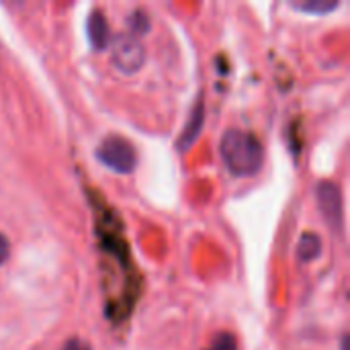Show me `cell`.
<instances>
[{"label": "cell", "mask_w": 350, "mask_h": 350, "mask_svg": "<svg viewBox=\"0 0 350 350\" xmlns=\"http://www.w3.org/2000/svg\"><path fill=\"white\" fill-rule=\"evenodd\" d=\"M219 154L226 168L234 176H254L265 164L262 142L242 129H228L219 142Z\"/></svg>", "instance_id": "obj_1"}, {"label": "cell", "mask_w": 350, "mask_h": 350, "mask_svg": "<svg viewBox=\"0 0 350 350\" xmlns=\"http://www.w3.org/2000/svg\"><path fill=\"white\" fill-rule=\"evenodd\" d=\"M96 158L103 166H107L117 174H129L137 166V156L133 146L119 135H111L103 139L100 146L96 148Z\"/></svg>", "instance_id": "obj_2"}, {"label": "cell", "mask_w": 350, "mask_h": 350, "mask_svg": "<svg viewBox=\"0 0 350 350\" xmlns=\"http://www.w3.org/2000/svg\"><path fill=\"white\" fill-rule=\"evenodd\" d=\"M109 49H111V59L115 68L123 74L139 72L146 62V49L142 41L129 33L115 35L109 43Z\"/></svg>", "instance_id": "obj_3"}, {"label": "cell", "mask_w": 350, "mask_h": 350, "mask_svg": "<svg viewBox=\"0 0 350 350\" xmlns=\"http://www.w3.org/2000/svg\"><path fill=\"white\" fill-rule=\"evenodd\" d=\"M316 201L322 211V217L332 232L342 230V191L332 180H322L316 187Z\"/></svg>", "instance_id": "obj_4"}, {"label": "cell", "mask_w": 350, "mask_h": 350, "mask_svg": "<svg viewBox=\"0 0 350 350\" xmlns=\"http://www.w3.org/2000/svg\"><path fill=\"white\" fill-rule=\"evenodd\" d=\"M203 123H205V103L199 96L195 107L191 109V117H189V121H187V125H185V129H183V133H180V137L176 142L180 152L189 150L199 139V135L203 131Z\"/></svg>", "instance_id": "obj_5"}, {"label": "cell", "mask_w": 350, "mask_h": 350, "mask_svg": "<svg viewBox=\"0 0 350 350\" xmlns=\"http://www.w3.org/2000/svg\"><path fill=\"white\" fill-rule=\"evenodd\" d=\"M88 39H90V45L100 51L105 47H109L111 43V29H109V21L107 16L100 12V10H92V14L88 16Z\"/></svg>", "instance_id": "obj_6"}, {"label": "cell", "mask_w": 350, "mask_h": 350, "mask_svg": "<svg viewBox=\"0 0 350 350\" xmlns=\"http://www.w3.org/2000/svg\"><path fill=\"white\" fill-rule=\"evenodd\" d=\"M322 252V242L314 232H306L299 242H297V258L299 262H312L314 258H318Z\"/></svg>", "instance_id": "obj_7"}, {"label": "cell", "mask_w": 350, "mask_h": 350, "mask_svg": "<svg viewBox=\"0 0 350 350\" xmlns=\"http://www.w3.org/2000/svg\"><path fill=\"white\" fill-rule=\"evenodd\" d=\"M295 10L310 12V14H328L338 8V2L334 0H306V2H291Z\"/></svg>", "instance_id": "obj_8"}, {"label": "cell", "mask_w": 350, "mask_h": 350, "mask_svg": "<svg viewBox=\"0 0 350 350\" xmlns=\"http://www.w3.org/2000/svg\"><path fill=\"white\" fill-rule=\"evenodd\" d=\"M127 23H129V27H131V33H129V35H133V37L144 35V33H148V29H150V18H148V14H146L144 10H133V12L129 14Z\"/></svg>", "instance_id": "obj_9"}, {"label": "cell", "mask_w": 350, "mask_h": 350, "mask_svg": "<svg viewBox=\"0 0 350 350\" xmlns=\"http://www.w3.org/2000/svg\"><path fill=\"white\" fill-rule=\"evenodd\" d=\"M209 350H238V345H236V338L230 332H219L213 338V345H211Z\"/></svg>", "instance_id": "obj_10"}, {"label": "cell", "mask_w": 350, "mask_h": 350, "mask_svg": "<svg viewBox=\"0 0 350 350\" xmlns=\"http://www.w3.org/2000/svg\"><path fill=\"white\" fill-rule=\"evenodd\" d=\"M10 256V242L4 234H0V267L8 260Z\"/></svg>", "instance_id": "obj_11"}, {"label": "cell", "mask_w": 350, "mask_h": 350, "mask_svg": "<svg viewBox=\"0 0 350 350\" xmlns=\"http://www.w3.org/2000/svg\"><path fill=\"white\" fill-rule=\"evenodd\" d=\"M62 350H92V349H90V345H88V342H84V340H80V338H70V340L64 345V349Z\"/></svg>", "instance_id": "obj_12"}, {"label": "cell", "mask_w": 350, "mask_h": 350, "mask_svg": "<svg viewBox=\"0 0 350 350\" xmlns=\"http://www.w3.org/2000/svg\"><path fill=\"white\" fill-rule=\"evenodd\" d=\"M347 345H349V336L345 334V336H342V350H349V347H347Z\"/></svg>", "instance_id": "obj_13"}]
</instances>
